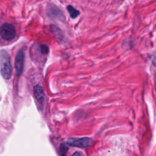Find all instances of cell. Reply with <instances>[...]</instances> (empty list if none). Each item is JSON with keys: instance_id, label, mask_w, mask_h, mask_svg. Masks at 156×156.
<instances>
[{"instance_id": "8fae6325", "label": "cell", "mask_w": 156, "mask_h": 156, "mask_svg": "<svg viewBox=\"0 0 156 156\" xmlns=\"http://www.w3.org/2000/svg\"><path fill=\"white\" fill-rule=\"evenodd\" d=\"M72 156H82V155L81 153H80V152H74V153L72 155Z\"/></svg>"}, {"instance_id": "3957f363", "label": "cell", "mask_w": 156, "mask_h": 156, "mask_svg": "<svg viewBox=\"0 0 156 156\" xmlns=\"http://www.w3.org/2000/svg\"><path fill=\"white\" fill-rule=\"evenodd\" d=\"M92 143V140L88 137L79 138H69L67 143L71 146L78 147H86L89 146Z\"/></svg>"}, {"instance_id": "5b68a950", "label": "cell", "mask_w": 156, "mask_h": 156, "mask_svg": "<svg viewBox=\"0 0 156 156\" xmlns=\"http://www.w3.org/2000/svg\"><path fill=\"white\" fill-rule=\"evenodd\" d=\"M34 94L38 103L42 104L44 100V93L43 89L39 85H37L34 87Z\"/></svg>"}, {"instance_id": "277c9868", "label": "cell", "mask_w": 156, "mask_h": 156, "mask_svg": "<svg viewBox=\"0 0 156 156\" xmlns=\"http://www.w3.org/2000/svg\"><path fill=\"white\" fill-rule=\"evenodd\" d=\"M24 52L22 49H20L15 56V68L16 70V74L17 76H20L23 71L24 66Z\"/></svg>"}, {"instance_id": "8992f818", "label": "cell", "mask_w": 156, "mask_h": 156, "mask_svg": "<svg viewBox=\"0 0 156 156\" xmlns=\"http://www.w3.org/2000/svg\"><path fill=\"white\" fill-rule=\"evenodd\" d=\"M50 29H51V30L52 34L54 35V36L55 37L57 38L60 40L63 39V34H62L61 30L58 27H57V26H54V25H51Z\"/></svg>"}, {"instance_id": "52a82bcc", "label": "cell", "mask_w": 156, "mask_h": 156, "mask_svg": "<svg viewBox=\"0 0 156 156\" xmlns=\"http://www.w3.org/2000/svg\"><path fill=\"white\" fill-rule=\"evenodd\" d=\"M67 10L69 12V15L73 18H76L78 15H79V12L73 7L72 5H68L67 6Z\"/></svg>"}, {"instance_id": "6da1fadb", "label": "cell", "mask_w": 156, "mask_h": 156, "mask_svg": "<svg viewBox=\"0 0 156 156\" xmlns=\"http://www.w3.org/2000/svg\"><path fill=\"white\" fill-rule=\"evenodd\" d=\"M1 74L5 79H9L12 73L11 59L9 54L5 51L2 50L0 54Z\"/></svg>"}, {"instance_id": "7a4b0ae2", "label": "cell", "mask_w": 156, "mask_h": 156, "mask_svg": "<svg viewBox=\"0 0 156 156\" xmlns=\"http://www.w3.org/2000/svg\"><path fill=\"white\" fill-rule=\"evenodd\" d=\"M1 35L5 40L10 41L13 40L16 36L15 27L9 23L4 24L1 27Z\"/></svg>"}, {"instance_id": "7c38bea8", "label": "cell", "mask_w": 156, "mask_h": 156, "mask_svg": "<svg viewBox=\"0 0 156 156\" xmlns=\"http://www.w3.org/2000/svg\"><path fill=\"white\" fill-rule=\"evenodd\" d=\"M62 156H66V154H61Z\"/></svg>"}, {"instance_id": "ba28073f", "label": "cell", "mask_w": 156, "mask_h": 156, "mask_svg": "<svg viewBox=\"0 0 156 156\" xmlns=\"http://www.w3.org/2000/svg\"><path fill=\"white\" fill-rule=\"evenodd\" d=\"M68 146L65 144H62L60 146V152L61 154H66L68 151Z\"/></svg>"}, {"instance_id": "30bf717a", "label": "cell", "mask_w": 156, "mask_h": 156, "mask_svg": "<svg viewBox=\"0 0 156 156\" xmlns=\"http://www.w3.org/2000/svg\"><path fill=\"white\" fill-rule=\"evenodd\" d=\"M152 62L153 65L156 67V57H154L152 59Z\"/></svg>"}, {"instance_id": "9c48e42d", "label": "cell", "mask_w": 156, "mask_h": 156, "mask_svg": "<svg viewBox=\"0 0 156 156\" xmlns=\"http://www.w3.org/2000/svg\"><path fill=\"white\" fill-rule=\"evenodd\" d=\"M40 51L43 54L46 55L48 53L49 49H48V48L46 45H40Z\"/></svg>"}]
</instances>
